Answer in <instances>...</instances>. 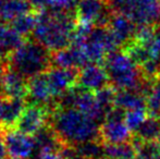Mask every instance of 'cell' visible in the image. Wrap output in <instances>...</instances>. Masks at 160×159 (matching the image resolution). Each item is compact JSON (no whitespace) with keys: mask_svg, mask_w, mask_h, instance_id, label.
Returning <instances> with one entry per match:
<instances>
[{"mask_svg":"<svg viewBox=\"0 0 160 159\" xmlns=\"http://www.w3.org/2000/svg\"><path fill=\"white\" fill-rule=\"evenodd\" d=\"M25 40V37L20 35L10 23L0 20V47L8 55L21 46Z\"/></svg>","mask_w":160,"mask_h":159,"instance_id":"d6986e66","label":"cell"},{"mask_svg":"<svg viewBox=\"0 0 160 159\" xmlns=\"http://www.w3.org/2000/svg\"><path fill=\"white\" fill-rule=\"evenodd\" d=\"M78 24L76 13L37 11V24L33 38L51 52L61 50L71 46Z\"/></svg>","mask_w":160,"mask_h":159,"instance_id":"7a4b0ae2","label":"cell"},{"mask_svg":"<svg viewBox=\"0 0 160 159\" xmlns=\"http://www.w3.org/2000/svg\"><path fill=\"white\" fill-rule=\"evenodd\" d=\"M3 132H0V159H4L6 156L8 155V152H7L6 147V142H4V135Z\"/></svg>","mask_w":160,"mask_h":159,"instance_id":"83f0119b","label":"cell"},{"mask_svg":"<svg viewBox=\"0 0 160 159\" xmlns=\"http://www.w3.org/2000/svg\"><path fill=\"white\" fill-rule=\"evenodd\" d=\"M49 106L28 104L15 125V130L28 135H35L38 131L49 124L52 110Z\"/></svg>","mask_w":160,"mask_h":159,"instance_id":"ba28073f","label":"cell"},{"mask_svg":"<svg viewBox=\"0 0 160 159\" xmlns=\"http://www.w3.org/2000/svg\"><path fill=\"white\" fill-rule=\"evenodd\" d=\"M28 102L23 98H2L0 99V117L3 132L15 129L18 121L23 113Z\"/></svg>","mask_w":160,"mask_h":159,"instance_id":"9a60e30c","label":"cell"},{"mask_svg":"<svg viewBox=\"0 0 160 159\" xmlns=\"http://www.w3.org/2000/svg\"><path fill=\"white\" fill-rule=\"evenodd\" d=\"M4 142L8 155L13 158L30 159L36 154V142L32 135L18 131L15 129L3 132Z\"/></svg>","mask_w":160,"mask_h":159,"instance_id":"9c48e42d","label":"cell"},{"mask_svg":"<svg viewBox=\"0 0 160 159\" xmlns=\"http://www.w3.org/2000/svg\"><path fill=\"white\" fill-rule=\"evenodd\" d=\"M109 84V77L102 64L88 63L80 69L78 83V86L95 93Z\"/></svg>","mask_w":160,"mask_h":159,"instance_id":"4fadbf2b","label":"cell"},{"mask_svg":"<svg viewBox=\"0 0 160 159\" xmlns=\"http://www.w3.org/2000/svg\"><path fill=\"white\" fill-rule=\"evenodd\" d=\"M159 77H160V63H159Z\"/></svg>","mask_w":160,"mask_h":159,"instance_id":"4dcf8cb0","label":"cell"},{"mask_svg":"<svg viewBox=\"0 0 160 159\" xmlns=\"http://www.w3.org/2000/svg\"><path fill=\"white\" fill-rule=\"evenodd\" d=\"M158 117H159V118H160V112H159V116H158Z\"/></svg>","mask_w":160,"mask_h":159,"instance_id":"d6a6232c","label":"cell"},{"mask_svg":"<svg viewBox=\"0 0 160 159\" xmlns=\"http://www.w3.org/2000/svg\"><path fill=\"white\" fill-rule=\"evenodd\" d=\"M147 117H148V112L146 109L128 110L125 111V123H127L128 129L134 134Z\"/></svg>","mask_w":160,"mask_h":159,"instance_id":"d4e9b609","label":"cell"},{"mask_svg":"<svg viewBox=\"0 0 160 159\" xmlns=\"http://www.w3.org/2000/svg\"><path fill=\"white\" fill-rule=\"evenodd\" d=\"M2 79H3L4 91L8 97L26 99L28 79L11 68L8 62H6L2 70Z\"/></svg>","mask_w":160,"mask_h":159,"instance_id":"2e32d148","label":"cell"},{"mask_svg":"<svg viewBox=\"0 0 160 159\" xmlns=\"http://www.w3.org/2000/svg\"><path fill=\"white\" fill-rule=\"evenodd\" d=\"M80 0H47L45 10L52 12L76 13Z\"/></svg>","mask_w":160,"mask_h":159,"instance_id":"cb8c5ba5","label":"cell"},{"mask_svg":"<svg viewBox=\"0 0 160 159\" xmlns=\"http://www.w3.org/2000/svg\"><path fill=\"white\" fill-rule=\"evenodd\" d=\"M4 159H21V158H13V157H10V158H4Z\"/></svg>","mask_w":160,"mask_h":159,"instance_id":"f1b7e54d","label":"cell"},{"mask_svg":"<svg viewBox=\"0 0 160 159\" xmlns=\"http://www.w3.org/2000/svg\"><path fill=\"white\" fill-rule=\"evenodd\" d=\"M109 77L110 84L117 89H139L141 91L145 75L141 67L122 49L112 51L106 57L102 63Z\"/></svg>","mask_w":160,"mask_h":159,"instance_id":"277c9868","label":"cell"},{"mask_svg":"<svg viewBox=\"0 0 160 159\" xmlns=\"http://www.w3.org/2000/svg\"><path fill=\"white\" fill-rule=\"evenodd\" d=\"M99 159H108V158H106V157H102V158H99Z\"/></svg>","mask_w":160,"mask_h":159,"instance_id":"1f68e13d","label":"cell"},{"mask_svg":"<svg viewBox=\"0 0 160 159\" xmlns=\"http://www.w3.org/2000/svg\"><path fill=\"white\" fill-rule=\"evenodd\" d=\"M7 62L26 79L47 72L52 68L51 51L35 39H26L21 46L9 53Z\"/></svg>","mask_w":160,"mask_h":159,"instance_id":"3957f363","label":"cell"},{"mask_svg":"<svg viewBox=\"0 0 160 159\" xmlns=\"http://www.w3.org/2000/svg\"><path fill=\"white\" fill-rule=\"evenodd\" d=\"M36 24H37V11L20 15L10 22V25L23 37H28L30 34H33Z\"/></svg>","mask_w":160,"mask_h":159,"instance_id":"7402d4cb","label":"cell"},{"mask_svg":"<svg viewBox=\"0 0 160 159\" xmlns=\"http://www.w3.org/2000/svg\"><path fill=\"white\" fill-rule=\"evenodd\" d=\"M134 136L142 142H157L160 137V118L148 115L134 133Z\"/></svg>","mask_w":160,"mask_h":159,"instance_id":"44dd1931","label":"cell"},{"mask_svg":"<svg viewBox=\"0 0 160 159\" xmlns=\"http://www.w3.org/2000/svg\"><path fill=\"white\" fill-rule=\"evenodd\" d=\"M33 11L36 10L30 0H0V20L8 23Z\"/></svg>","mask_w":160,"mask_h":159,"instance_id":"e0dca14e","label":"cell"},{"mask_svg":"<svg viewBox=\"0 0 160 159\" xmlns=\"http://www.w3.org/2000/svg\"><path fill=\"white\" fill-rule=\"evenodd\" d=\"M157 142H158V144L160 145V137H159V140H158V141H157Z\"/></svg>","mask_w":160,"mask_h":159,"instance_id":"f546056e","label":"cell"},{"mask_svg":"<svg viewBox=\"0 0 160 159\" xmlns=\"http://www.w3.org/2000/svg\"><path fill=\"white\" fill-rule=\"evenodd\" d=\"M114 107H118L124 111L134 110V109H146L147 110L146 97L139 89L118 91Z\"/></svg>","mask_w":160,"mask_h":159,"instance_id":"ac0fdd59","label":"cell"},{"mask_svg":"<svg viewBox=\"0 0 160 159\" xmlns=\"http://www.w3.org/2000/svg\"><path fill=\"white\" fill-rule=\"evenodd\" d=\"M137 26H156L160 23V0H123L118 11Z\"/></svg>","mask_w":160,"mask_h":159,"instance_id":"8992f818","label":"cell"},{"mask_svg":"<svg viewBox=\"0 0 160 159\" xmlns=\"http://www.w3.org/2000/svg\"><path fill=\"white\" fill-rule=\"evenodd\" d=\"M78 74H80V69H65L52 67L47 71L51 93L56 100L67 92L78 86Z\"/></svg>","mask_w":160,"mask_h":159,"instance_id":"30bf717a","label":"cell"},{"mask_svg":"<svg viewBox=\"0 0 160 159\" xmlns=\"http://www.w3.org/2000/svg\"><path fill=\"white\" fill-rule=\"evenodd\" d=\"M26 102L28 104L49 106L51 108L57 106V100L53 98L51 93L47 72L40 73L28 79Z\"/></svg>","mask_w":160,"mask_h":159,"instance_id":"8fae6325","label":"cell"},{"mask_svg":"<svg viewBox=\"0 0 160 159\" xmlns=\"http://www.w3.org/2000/svg\"><path fill=\"white\" fill-rule=\"evenodd\" d=\"M52 67L65 69H82L89 63L83 49L75 44L64 49L51 52Z\"/></svg>","mask_w":160,"mask_h":159,"instance_id":"5bb4252c","label":"cell"},{"mask_svg":"<svg viewBox=\"0 0 160 159\" xmlns=\"http://www.w3.org/2000/svg\"><path fill=\"white\" fill-rule=\"evenodd\" d=\"M138 153L133 141L119 144H103V157L108 159H135Z\"/></svg>","mask_w":160,"mask_h":159,"instance_id":"ffe728a7","label":"cell"},{"mask_svg":"<svg viewBox=\"0 0 160 159\" xmlns=\"http://www.w3.org/2000/svg\"><path fill=\"white\" fill-rule=\"evenodd\" d=\"M49 124L63 145L78 146L86 142L100 141V123L73 107H60L57 104Z\"/></svg>","mask_w":160,"mask_h":159,"instance_id":"6da1fadb","label":"cell"},{"mask_svg":"<svg viewBox=\"0 0 160 159\" xmlns=\"http://www.w3.org/2000/svg\"><path fill=\"white\" fill-rule=\"evenodd\" d=\"M113 13L108 0H80L76 9L78 21L92 26H107Z\"/></svg>","mask_w":160,"mask_h":159,"instance_id":"52a82bcc","label":"cell"},{"mask_svg":"<svg viewBox=\"0 0 160 159\" xmlns=\"http://www.w3.org/2000/svg\"><path fill=\"white\" fill-rule=\"evenodd\" d=\"M107 26L111 31L120 49H122L123 47L135 39L139 28V26H137L128 17L116 11L112 14Z\"/></svg>","mask_w":160,"mask_h":159,"instance_id":"7c38bea8","label":"cell"},{"mask_svg":"<svg viewBox=\"0 0 160 159\" xmlns=\"http://www.w3.org/2000/svg\"><path fill=\"white\" fill-rule=\"evenodd\" d=\"M99 136L102 144L131 142L134 134L125 123V111L118 107L108 111L99 127Z\"/></svg>","mask_w":160,"mask_h":159,"instance_id":"5b68a950","label":"cell"},{"mask_svg":"<svg viewBox=\"0 0 160 159\" xmlns=\"http://www.w3.org/2000/svg\"><path fill=\"white\" fill-rule=\"evenodd\" d=\"M117 93H118V91H117L111 84L107 85V86L103 87V88L95 92L97 100H98V102L101 105V107L105 109L106 115H107L108 111H110L114 107Z\"/></svg>","mask_w":160,"mask_h":159,"instance_id":"603a6c76","label":"cell"},{"mask_svg":"<svg viewBox=\"0 0 160 159\" xmlns=\"http://www.w3.org/2000/svg\"><path fill=\"white\" fill-rule=\"evenodd\" d=\"M36 159H63L60 151H52V149H45L36 155Z\"/></svg>","mask_w":160,"mask_h":159,"instance_id":"4316f807","label":"cell"},{"mask_svg":"<svg viewBox=\"0 0 160 159\" xmlns=\"http://www.w3.org/2000/svg\"><path fill=\"white\" fill-rule=\"evenodd\" d=\"M152 49L155 56L160 59V23L154 26L152 28Z\"/></svg>","mask_w":160,"mask_h":159,"instance_id":"484cf974","label":"cell"}]
</instances>
